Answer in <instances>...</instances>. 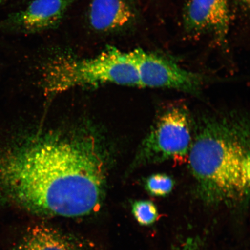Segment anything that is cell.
<instances>
[{
	"mask_svg": "<svg viewBox=\"0 0 250 250\" xmlns=\"http://www.w3.org/2000/svg\"><path fill=\"white\" fill-rule=\"evenodd\" d=\"M105 180L93 138L48 134L26 144L9 165L3 183L8 199L30 213L78 217L98 210Z\"/></svg>",
	"mask_w": 250,
	"mask_h": 250,
	"instance_id": "1",
	"label": "cell"
},
{
	"mask_svg": "<svg viewBox=\"0 0 250 250\" xmlns=\"http://www.w3.org/2000/svg\"><path fill=\"white\" fill-rule=\"evenodd\" d=\"M188 159L203 191L223 199L242 198L250 187L249 125L236 117L206 118Z\"/></svg>",
	"mask_w": 250,
	"mask_h": 250,
	"instance_id": "2",
	"label": "cell"
},
{
	"mask_svg": "<svg viewBox=\"0 0 250 250\" xmlns=\"http://www.w3.org/2000/svg\"><path fill=\"white\" fill-rule=\"evenodd\" d=\"M100 83L141 87L139 71L130 51L111 47L92 58H60L46 70L45 88L49 93Z\"/></svg>",
	"mask_w": 250,
	"mask_h": 250,
	"instance_id": "3",
	"label": "cell"
},
{
	"mask_svg": "<svg viewBox=\"0 0 250 250\" xmlns=\"http://www.w3.org/2000/svg\"><path fill=\"white\" fill-rule=\"evenodd\" d=\"M192 120L186 106L171 104L156 117L140 144L136 167L188 158L193 142Z\"/></svg>",
	"mask_w": 250,
	"mask_h": 250,
	"instance_id": "4",
	"label": "cell"
},
{
	"mask_svg": "<svg viewBox=\"0 0 250 250\" xmlns=\"http://www.w3.org/2000/svg\"><path fill=\"white\" fill-rule=\"evenodd\" d=\"M130 52L139 71L141 87L175 89L194 95L199 93L203 83L199 74L140 48Z\"/></svg>",
	"mask_w": 250,
	"mask_h": 250,
	"instance_id": "5",
	"label": "cell"
},
{
	"mask_svg": "<svg viewBox=\"0 0 250 250\" xmlns=\"http://www.w3.org/2000/svg\"><path fill=\"white\" fill-rule=\"evenodd\" d=\"M184 23L188 32L199 34L212 31L223 40L230 23L228 0H188Z\"/></svg>",
	"mask_w": 250,
	"mask_h": 250,
	"instance_id": "6",
	"label": "cell"
},
{
	"mask_svg": "<svg viewBox=\"0 0 250 250\" xmlns=\"http://www.w3.org/2000/svg\"><path fill=\"white\" fill-rule=\"evenodd\" d=\"M67 5V0H33L24 10L2 21L0 26L27 32L46 30L61 21Z\"/></svg>",
	"mask_w": 250,
	"mask_h": 250,
	"instance_id": "7",
	"label": "cell"
},
{
	"mask_svg": "<svg viewBox=\"0 0 250 250\" xmlns=\"http://www.w3.org/2000/svg\"><path fill=\"white\" fill-rule=\"evenodd\" d=\"M12 250H92L78 237L45 224L25 232Z\"/></svg>",
	"mask_w": 250,
	"mask_h": 250,
	"instance_id": "8",
	"label": "cell"
},
{
	"mask_svg": "<svg viewBox=\"0 0 250 250\" xmlns=\"http://www.w3.org/2000/svg\"><path fill=\"white\" fill-rule=\"evenodd\" d=\"M133 18L132 9L125 0H92L90 5L89 22L97 31L120 29Z\"/></svg>",
	"mask_w": 250,
	"mask_h": 250,
	"instance_id": "9",
	"label": "cell"
},
{
	"mask_svg": "<svg viewBox=\"0 0 250 250\" xmlns=\"http://www.w3.org/2000/svg\"><path fill=\"white\" fill-rule=\"evenodd\" d=\"M173 180L164 174H155L148 178L146 187L149 192L155 196H164L168 194L173 189Z\"/></svg>",
	"mask_w": 250,
	"mask_h": 250,
	"instance_id": "10",
	"label": "cell"
},
{
	"mask_svg": "<svg viewBox=\"0 0 250 250\" xmlns=\"http://www.w3.org/2000/svg\"><path fill=\"white\" fill-rule=\"evenodd\" d=\"M134 218L141 225L148 226L157 218V210L154 203L149 201H139L133 206Z\"/></svg>",
	"mask_w": 250,
	"mask_h": 250,
	"instance_id": "11",
	"label": "cell"
},
{
	"mask_svg": "<svg viewBox=\"0 0 250 250\" xmlns=\"http://www.w3.org/2000/svg\"><path fill=\"white\" fill-rule=\"evenodd\" d=\"M240 1H241L242 4L244 5L245 7L249 8L250 0H240Z\"/></svg>",
	"mask_w": 250,
	"mask_h": 250,
	"instance_id": "12",
	"label": "cell"
},
{
	"mask_svg": "<svg viewBox=\"0 0 250 250\" xmlns=\"http://www.w3.org/2000/svg\"><path fill=\"white\" fill-rule=\"evenodd\" d=\"M2 1V0H0V2H1Z\"/></svg>",
	"mask_w": 250,
	"mask_h": 250,
	"instance_id": "13",
	"label": "cell"
}]
</instances>
